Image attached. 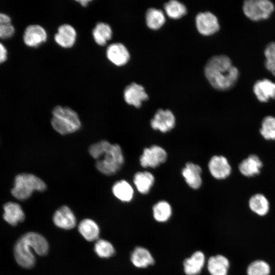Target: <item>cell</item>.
Instances as JSON below:
<instances>
[{"label":"cell","mask_w":275,"mask_h":275,"mask_svg":"<svg viewBox=\"0 0 275 275\" xmlns=\"http://www.w3.org/2000/svg\"><path fill=\"white\" fill-rule=\"evenodd\" d=\"M94 251L101 258H108L112 257L115 253L114 248L109 241L100 239L96 242Z\"/></svg>","instance_id":"1f68e13d"},{"label":"cell","mask_w":275,"mask_h":275,"mask_svg":"<svg viewBox=\"0 0 275 275\" xmlns=\"http://www.w3.org/2000/svg\"><path fill=\"white\" fill-rule=\"evenodd\" d=\"M208 169L211 175L217 179L226 178L231 171L228 160L221 155H215L211 158L208 163Z\"/></svg>","instance_id":"5bb4252c"},{"label":"cell","mask_w":275,"mask_h":275,"mask_svg":"<svg viewBox=\"0 0 275 275\" xmlns=\"http://www.w3.org/2000/svg\"><path fill=\"white\" fill-rule=\"evenodd\" d=\"M91 156L96 159V168L105 175H112L122 167L124 158L121 147L102 140L91 145L89 148Z\"/></svg>","instance_id":"7a4b0ae2"},{"label":"cell","mask_w":275,"mask_h":275,"mask_svg":"<svg viewBox=\"0 0 275 275\" xmlns=\"http://www.w3.org/2000/svg\"><path fill=\"white\" fill-rule=\"evenodd\" d=\"M46 189V185L41 178L33 174L22 173L15 177L11 194L19 200H25L34 191H43Z\"/></svg>","instance_id":"5b68a950"},{"label":"cell","mask_w":275,"mask_h":275,"mask_svg":"<svg viewBox=\"0 0 275 275\" xmlns=\"http://www.w3.org/2000/svg\"><path fill=\"white\" fill-rule=\"evenodd\" d=\"M201 167L192 162H188L182 171V175L186 183L191 188L197 189L202 183Z\"/></svg>","instance_id":"e0dca14e"},{"label":"cell","mask_w":275,"mask_h":275,"mask_svg":"<svg viewBox=\"0 0 275 275\" xmlns=\"http://www.w3.org/2000/svg\"><path fill=\"white\" fill-rule=\"evenodd\" d=\"M205 76L215 89L227 90L237 81L239 73L230 59L225 55H217L211 58L205 67Z\"/></svg>","instance_id":"6da1fadb"},{"label":"cell","mask_w":275,"mask_h":275,"mask_svg":"<svg viewBox=\"0 0 275 275\" xmlns=\"http://www.w3.org/2000/svg\"><path fill=\"white\" fill-rule=\"evenodd\" d=\"M130 260L132 264L138 268H145L154 263V260L148 250L138 246L131 255Z\"/></svg>","instance_id":"603a6c76"},{"label":"cell","mask_w":275,"mask_h":275,"mask_svg":"<svg viewBox=\"0 0 275 275\" xmlns=\"http://www.w3.org/2000/svg\"><path fill=\"white\" fill-rule=\"evenodd\" d=\"M3 218L8 224L15 226L25 218L21 207L17 203L9 202L3 206Z\"/></svg>","instance_id":"ac0fdd59"},{"label":"cell","mask_w":275,"mask_h":275,"mask_svg":"<svg viewBox=\"0 0 275 275\" xmlns=\"http://www.w3.org/2000/svg\"><path fill=\"white\" fill-rule=\"evenodd\" d=\"M52 219L56 226L65 230L73 229L76 223L73 212L66 205L61 206L55 211Z\"/></svg>","instance_id":"9a60e30c"},{"label":"cell","mask_w":275,"mask_h":275,"mask_svg":"<svg viewBox=\"0 0 275 275\" xmlns=\"http://www.w3.org/2000/svg\"><path fill=\"white\" fill-rule=\"evenodd\" d=\"M154 182V177L147 171L136 173L133 177V183L138 190L142 194L148 193Z\"/></svg>","instance_id":"d4e9b609"},{"label":"cell","mask_w":275,"mask_h":275,"mask_svg":"<svg viewBox=\"0 0 275 275\" xmlns=\"http://www.w3.org/2000/svg\"><path fill=\"white\" fill-rule=\"evenodd\" d=\"M123 95L127 104L136 108L140 107L142 102L148 99L144 87L135 82H132L125 88Z\"/></svg>","instance_id":"7c38bea8"},{"label":"cell","mask_w":275,"mask_h":275,"mask_svg":"<svg viewBox=\"0 0 275 275\" xmlns=\"http://www.w3.org/2000/svg\"><path fill=\"white\" fill-rule=\"evenodd\" d=\"M260 132L266 140H275V117L268 116L262 120Z\"/></svg>","instance_id":"d6a6232c"},{"label":"cell","mask_w":275,"mask_h":275,"mask_svg":"<svg viewBox=\"0 0 275 275\" xmlns=\"http://www.w3.org/2000/svg\"><path fill=\"white\" fill-rule=\"evenodd\" d=\"M106 56L110 62L117 66L126 64L130 59V54L126 47L119 42L111 44L107 46Z\"/></svg>","instance_id":"8fae6325"},{"label":"cell","mask_w":275,"mask_h":275,"mask_svg":"<svg viewBox=\"0 0 275 275\" xmlns=\"http://www.w3.org/2000/svg\"><path fill=\"white\" fill-rule=\"evenodd\" d=\"M274 10L273 4L268 0H248L242 6L245 16L254 21L268 18Z\"/></svg>","instance_id":"8992f818"},{"label":"cell","mask_w":275,"mask_h":275,"mask_svg":"<svg viewBox=\"0 0 275 275\" xmlns=\"http://www.w3.org/2000/svg\"><path fill=\"white\" fill-rule=\"evenodd\" d=\"M151 127L161 132L171 130L175 125V118L173 113L169 110L158 109L150 121Z\"/></svg>","instance_id":"9c48e42d"},{"label":"cell","mask_w":275,"mask_h":275,"mask_svg":"<svg viewBox=\"0 0 275 275\" xmlns=\"http://www.w3.org/2000/svg\"><path fill=\"white\" fill-rule=\"evenodd\" d=\"M164 8L168 16L173 19L181 18L187 12L186 7L176 0H172L166 3Z\"/></svg>","instance_id":"f546056e"},{"label":"cell","mask_w":275,"mask_h":275,"mask_svg":"<svg viewBox=\"0 0 275 275\" xmlns=\"http://www.w3.org/2000/svg\"><path fill=\"white\" fill-rule=\"evenodd\" d=\"M82 7H86L88 5L89 3L91 2L90 0H81L77 1Z\"/></svg>","instance_id":"8d00e7d4"},{"label":"cell","mask_w":275,"mask_h":275,"mask_svg":"<svg viewBox=\"0 0 275 275\" xmlns=\"http://www.w3.org/2000/svg\"><path fill=\"white\" fill-rule=\"evenodd\" d=\"M146 22L147 26L153 30H157L165 22V17L163 12L154 8H150L146 13Z\"/></svg>","instance_id":"83f0119b"},{"label":"cell","mask_w":275,"mask_h":275,"mask_svg":"<svg viewBox=\"0 0 275 275\" xmlns=\"http://www.w3.org/2000/svg\"><path fill=\"white\" fill-rule=\"evenodd\" d=\"M15 29L11 23L10 17L6 14L0 12V38L7 39L14 34Z\"/></svg>","instance_id":"836d02e7"},{"label":"cell","mask_w":275,"mask_h":275,"mask_svg":"<svg viewBox=\"0 0 275 275\" xmlns=\"http://www.w3.org/2000/svg\"><path fill=\"white\" fill-rule=\"evenodd\" d=\"M77 32L75 28L70 24H62L59 26L54 36L56 43L64 48L72 47L75 43Z\"/></svg>","instance_id":"4fadbf2b"},{"label":"cell","mask_w":275,"mask_h":275,"mask_svg":"<svg viewBox=\"0 0 275 275\" xmlns=\"http://www.w3.org/2000/svg\"><path fill=\"white\" fill-rule=\"evenodd\" d=\"M51 124L55 131L62 135L73 133L81 127L77 113L70 107L61 105L53 108Z\"/></svg>","instance_id":"277c9868"},{"label":"cell","mask_w":275,"mask_h":275,"mask_svg":"<svg viewBox=\"0 0 275 275\" xmlns=\"http://www.w3.org/2000/svg\"><path fill=\"white\" fill-rule=\"evenodd\" d=\"M47 33L45 29L39 24H31L24 30L23 39L25 45L31 47H37L45 42Z\"/></svg>","instance_id":"30bf717a"},{"label":"cell","mask_w":275,"mask_h":275,"mask_svg":"<svg viewBox=\"0 0 275 275\" xmlns=\"http://www.w3.org/2000/svg\"><path fill=\"white\" fill-rule=\"evenodd\" d=\"M167 158V153L162 147L153 145L143 150L140 157L141 165L144 168H156L165 162Z\"/></svg>","instance_id":"52a82bcc"},{"label":"cell","mask_w":275,"mask_h":275,"mask_svg":"<svg viewBox=\"0 0 275 275\" xmlns=\"http://www.w3.org/2000/svg\"><path fill=\"white\" fill-rule=\"evenodd\" d=\"M49 245L42 235L35 232H29L22 236L14 246V256L21 267L30 268L35 264L34 251L37 254L44 256L48 253Z\"/></svg>","instance_id":"3957f363"},{"label":"cell","mask_w":275,"mask_h":275,"mask_svg":"<svg viewBox=\"0 0 275 275\" xmlns=\"http://www.w3.org/2000/svg\"><path fill=\"white\" fill-rule=\"evenodd\" d=\"M270 272L269 265L265 261L257 260L251 263L247 267V275H269Z\"/></svg>","instance_id":"4dcf8cb0"},{"label":"cell","mask_w":275,"mask_h":275,"mask_svg":"<svg viewBox=\"0 0 275 275\" xmlns=\"http://www.w3.org/2000/svg\"><path fill=\"white\" fill-rule=\"evenodd\" d=\"M78 229L81 235L89 241L98 239L100 230L98 225L93 220L86 218L79 223Z\"/></svg>","instance_id":"cb8c5ba5"},{"label":"cell","mask_w":275,"mask_h":275,"mask_svg":"<svg viewBox=\"0 0 275 275\" xmlns=\"http://www.w3.org/2000/svg\"><path fill=\"white\" fill-rule=\"evenodd\" d=\"M114 196L122 202H128L133 197L134 191L131 185L124 180L116 182L112 187Z\"/></svg>","instance_id":"484cf974"},{"label":"cell","mask_w":275,"mask_h":275,"mask_svg":"<svg viewBox=\"0 0 275 275\" xmlns=\"http://www.w3.org/2000/svg\"><path fill=\"white\" fill-rule=\"evenodd\" d=\"M92 36L97 45L104 46L112 38V29L107 23L98 22L92 30Z\"/></svg>","instance_id":"7402d4cb"},{"label":"cell","mask_w":275,"mask_h":275,"mask_svg":"<svg viewBox=\"0 0 275 275\" xmlns=\"http://www.w3.org/2000/svg\"><path fill=\"white\" fill-rule=\"evenodd\" d=\"M196 24L199 32L205 36L212 35L219 29L217 17L210 12L198 13L196 17Z\"/></svg>","instance_id":"ba28073f"},{"label":"cell","mask_w":275,"mask_h":275,"mask_svg":"<svg viewBox=\"0 0 275 275\" xmlns=\"http://www.w3.org/2000/svg\"><path fill=\"white\" fill-rule=\"evenodd\" d=\"M7 58V50L5 46L0 42V63L5 62Z\"/></svg>","instance_id":"d590c367"},{"label":"cell","mask_w":275,"mask_h":275,"mask_svg":"<svg viewBox=\"0 0 275 275\" xmlns=\"http://www.w3.org/2000/svg\"><path fill=\"white\" fill-rule=\"evenodd\" d=\"M205 263V256L201 251L195 252L183 262L184 270L186 275L199 274Z\"/></svg>","instance_id":"d6986e66"},{"label":"cell","mask_w":275,"mask_h":275,"mask_svg":"<svg viewBox=\"0 0 275 275\" xmlns=\"http://www.w3.org/2000/svg\"><path fill=\"white\" fill-rule=\"evenodd\" d=\"M253 92L257 99L262 102L275 98V83L264 78L257 81L253 86Z\"/></svg>","instance_id":"2e32d148"},{"label":"cell","mask_w":275,"mask_h":275,"mask_svg":"<svg viewBox=\"0 0 275 275\" xmlns=\"http://www.w3.org/2000/svg\"><path fill=\"white\" fill-rule=\"evenodd\" d=\"M249 205L251 210L260 216L265 215L269 209V203L262 194H257L250 199Z\"/></svg>","instance_id":"4316f807"},{"label":"cell","mask_w":275,"mask_h":275,"mask_svg":"<svg viewBox=\"0 0 275 275\" xmlns=\"http://www.w3.org/2000/svg\"><path fill=\"white\" fill-rule=\"evenodd\" d=\"M265 66L275 76V42L269 43L264 50Z\"/></svg>","instance_id":"e575fe53"},{"label":"cell","mask_w":275,"mask_h":275,"mask_svg":"<svg viewBox=\"0 0 275 275\" xmlns=\"http://www.w3.org/2000/svg\"><path fill=\"white\" fill-rule=\"evenodd\" d=\"M153 216L159 222L168 221L172 214V208L169 203L164 201H159L153 207Z\"/></svg>","instance_id":"f1b7e54d"},{"label":"cell","mask_w":275,"mask_h":275,"mask_svg":"<svg viewBox=\"0 0 275 275\" xmlns=\"http://www.w3.org/2000/svg\"><path fill=\"white\" fill-rule=\"evenodd\" d=\"M262 162L258 156L251 154L243 160L239 165L241 173L246 177H252L259 174Z\"/></svg>","instance_id":"ffe728a7"},{"label":"cell","mask_w":275,"mask_h":275,"mask_svg":"<svg viewBox=\"0 0 275 275\" xmlns=\"http://www.w3.org/2000/svg\"><path fill=\"white\" fill-rule=\"evenodd\" d=\"M229 266L228 259L221 255L211 257L207 264L208 270L211 275H227Z\"/></svg>","instance_id":"44dd1931"}]
</instances>
